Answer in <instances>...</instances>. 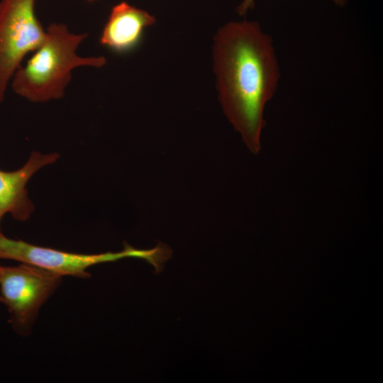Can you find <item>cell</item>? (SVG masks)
Instances as JSON below:
<instances>
[{
  "label": "cell",
  "instance_id": "1",
  "mask_svg": "<svg viewBox=\"0 0 383 383\" xmlns=\"http://www.w3.org/2000/svg\"><path fill=\"white\" fill-rule=\"evenodd\" d=\"M213 72L223 112L254 154L260 152L267 103L279 67L272 38L257 21H232L213 38Z\"/></svg>",
  "mask_w": 383,
  "mask_h": 383
},
{
  "label": "cell",
  "instance_id": "2",
  "mask_svg": "<svg viewBox=\"0 0 383 383\" xmlns=\"http://www.w3.org/2000/svg\"><path fill=\"white\" fill-rule=\"evenodd\" d=\"M87 37V33H71L66 25L50 24L43 42L26 65L15 72L13 90L32 102L62 98L73 69L79 66L100 67L106 63L104 57H82L76 54L79 45Z\"/></svg>",
  "mask_w": 383,
  "mask_h": 383
},
{
  "label": "cell",
  "instance_id": "3",
  "mask_svg": "<svg viewBox=\"0 0 383 383\" xmlns=\"http://www.w3.org/2000/svg\"><path fill=\"white\" fill-rule=\"evenodd\" d=\"M62 276L31 265H0V301L9 312L13 329L26 335L39 309L59 287Z\"/></svg>",
  "mask_w": 383,
  "mask_h": 383
},
{
  "label": "cell",
  "instance_id": "4",
  "mask_svg": "<svg viewBox=\"0 0 383 383\" xmlns=\"http://www.w3.org/2000/svg\"><path fill=\"white\" fill-rule=\"evenodd\" d=\"M35 0L0 1V101L26 55L43 42L46 32L34 12Z\"/></svg>",
  "mask_w": 383,
  "mask_h": 383
},
{
  "label": "cell",
  "instance_id": "5",
  "mask_svg": "<svg viewBox=\"0 0 383 383\" xmlns=\"http://www.w3.org/2000/svg\"><path fill=\"white\" fill-rule=\"evenodd\" d=\"M146 250L136 249L127 243L118 252L77 254L35 245L21 240L5 236L0 229V259H8L39 267L58 273L87 279V269L100 263L115 262L125 257L144 259Z\"/></svg>",
  "mask_w": 383,
  "mask_h": 383
},
{
  "label": "cell",
  "instance_id": "6",
  "mask_svg": "<svg viewBox=\"0 0 383 383\" xmlns=\"http://www.w3.org/2000/svg\"><path fill=\"white\" fill-rule=\"evenodd\" d=\"M59 157L55 152L43 154L34 151L18 170H0V223L8 213L19 221H26L30 218L34 206L28 195L27 183L37 171L55 163Z\"/></svg>",
  "mask_w": 383,
  "mask_h": 383
},
{
  "label": "cell",
  "instance_id": "7",
  "mask_svg": "<svg viewBox=\"0 0 383 383\" xmlns=\"http://www.w3.org/2000/svg\"><path fill=\"white\" fill-rule=\"evenodd\" d=\"M155 21L147 11L122 1L112 8L100 43L116 51L128 50L138 42L143 30Z\"/></svg>",
  "mask_w": 383,
  "mask_h": 383
},
{
  "label": "cell",
  "instance_id": "8",
  "mask_svg": "<svg viewBox=\"0 0 383 383\" xmlns=\"http://www.w3.org/2000/svg\"><path fill=\"white\" fill-rule=\"evenodd\" d=\"M335 5L338 6H345L348 0H331ZM255 0H243L237 7V12L240 16H243L255 6Z\"/></svg>",
  "mask_w": 383,
  "mask_h": 383
},
{
  "label": "cell",
  "instance_id": "9",
  "mask_svg": "<svg viewBox=\"0 0 383 383\" xmlns=\"http://www.w3.org/2000/svg\"><path fill=\"white\" fill-rule=\"evenodd\" d=\"M88 1H94V0H88Z\"/></svg>",
  "mask_w": 383,
  "mask_h": 383
}]
</instances>
